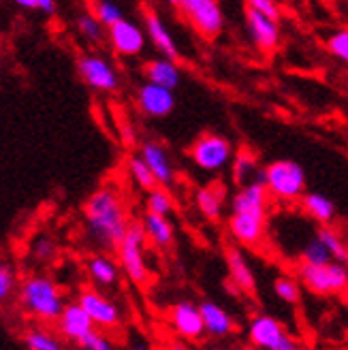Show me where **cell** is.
<instances>
[{
    "label": "cell",
    "mask_w": 348,
    "mask_h": 350,
    "mask_svg": "<svg viewBox=\"0 0 348 350\" xmlns=\"http://www.w3.org/2000/svg\"><path fill=\"white\" fill-rule=\"evenodd\" d=\"M129 226L126 201L116 186L105 184L96 188L83 203V235L96 250H116Z\"/></svg>",
    "instance_id": "6da1fadb"
},
{
    "label": "cell",
    "mask_w": 348,
    "mask_h": 350,
    "mask_svg": "<svg viewBox=\"0 0 348 350\" xmlns=\"http://www.w3.org/2000/svg\"><path fill=\"white\" fill-rule=\"evenodd\" d=\"M17 304L28 319L43 325L56 323L66 306L62 288L45 273H30L17 284Z\"/></svg>",
    "instance_id": "7a4b0ae2"
},
{
    "label": "cell",
    "mask_w": 348,
    "mask_h": 350,
    "mask_svg": "<svg viewBox=\"0 0 348 350\" xmlns=\"http://www.w3.org/2000/svg\"><path fill=\"white\" fill-rule=\"evenodd\" d=\"M146 231L142 222H131L126 235L118 243V262L124 275L137 286H146L150 280V267L146 260Z\"/></svg>",
    "instance_id": "3957f363"
},
{
    "label": "cell",
    "mask_w": 348,
    "mask_h": 350,
    "mask_svg": "<svg viewBox=\"0 0 348 350\" xmlns=\"http://www.w3.org/2000/svg\"><path fill=\"white\" fill-rule=\"evenodd\" d=\"M269 195L280 201H297L306 192V171L295 161H273L265 169Z\"/></svg>",
    "instance_id": "277c9868"
},
{
    "label": "cell",
    "mask_w": 348,
    "mask_h": 350,
    "mask_svg": "<svg viewBox=\"0 0 348 350\" xmlns=\"http://www.w3.org/2000/svg\"><path fill=\"white\" fill-rule=\"evenodd\" d=\"M190 161H193L201 171L218 173L227 169L235 156V148L231 139L218 133H205L199 139H195L188 150Z\"/></svg>",
    "instance_id": "5b68a950"
},
{
    "label": "cell",
    "mask_w": 348,
    "mask_h": 350,
    "mask_svg": "<svg viewBox=\"0 0 348 350\" xmlns=\"http://www.w3.org/2000/svg\"><path fill=\"white\" fill-rule=\"evenodd\" d=\"M299 280L314 295H342L348 288V267L342 260H329L325 265L302 262Z\"/></svg>",
    "instance_id": "8992f818"
},
{
    "label": "cell",
    "mask_w": 348,
    "mask_h": 350,
    "mask_svg": "<svg viewBox=\"0 0 348 350\" xmlns=\"http://www.w3.org/2000/svg\"><path fill=\"white\" fill-rule=\"evenodd\" d=\"M178 9L186 22L199 32L203 39H216L224 28V13L218 0H180Z\"/></svg>",
    "instance_id": "52a82bcc"
},
{
    "label": "cell",
    "mask_w": 348,
    "mask_h": 350,
    "mask_svg": "<svg viewBox=\"0 0 348 350\" xmlns=\"http://www.w3.org/2000/svg\"><path fill=\"white\" fill-rule=\"evenodd\" d=\"M77 73L83 83L96 92H116L120 85L116 66L101 54H81L77 60Z\"/></svg>",
    "instance_id": "ba28073f"
},
{
    "label": "cell",
    "mask_w": 348,
    "mask_h": 350,
    "mask_svg": "<svg viewBox=\"0 0 348 350\" xmlns=\"http://www.w3.org/2000/svg\"><path fill=\"white\" fill-rule=\"evenodd\" d=\"M107 41L118 56L137 58V56H142V51L146 49L148 34L139 24L124 17V20H120L107 28Z\"/></svg>",
    "instance_id": "9c48e42d"
},
{
    "label": "cell",
    "mask_w": 348,
    "mask_h": 350,
    "mask_svg": "<svg viewBox=\"0 0 348 350\" xmlns=\"http://www.w3.org/2000/svg\"><path fill=\"white\" fill-rule=\"evenodd\" d=\"M248 336L250 342L260 350H299L297 342L286 334L282 325L271 317H265V314L250 323Z\"/></svg>",
    "instance_id": "30bf717a"
},
{
    "label": "cell",
    "mask_w": 348,
    "mask_h": 350,
    "mask_svg": "<svg viewBox=\"0 0 348 350\" xmlns=\"http://www.w3.org/2000/svg\"><path fill=\"white\" fill-rule=\"evenodd\" d=\"M77 304L88 312V317L92 319L96 329H116L122 323L120 308L101 291L83 288L77 295Z\"/></svg>",
    "instance_id": "8fae6325"
},
{
    "label": "cell",
    "mask_w": 348,
    "mask_h": 350,
    "mask_svg": "<svg viewBox=\"0 0 348 350\" xmlns=\"http://www.w3.org/2000/svg\"><path fill=\"white\" fill-rule=\"evenodd\" d=\"M137 107L148 118H167L176 109V94L169 88L156 85L152 81H146L137 90Z\"/></svg>",
    "instance_id": "7c38bea8"
},
{
    "label": "cell",
    "mask_w": 348,
    "mask_h": 350,
    "mask_svg": "<svg viewBox=\"0 0 348 350\" xmlns=\"http://www.w3.org/2000/svg\"><path fill=\"white\" fill-rule=\"evenodd\" d=\"M267 212H233L229 218V231L241 246H256L265 235Z\"/></svg>",
    "instance_id": "4fadbf2b"
},
{
    "label": "cell",
    "mask_w": 348,
    "mask_h": 350,
    "mask_svg": "<svg viewBox=\"0 0 348 350\" xmlns=\"http://www.w3.org/2000/svg\"><path fill=\"white\" fill-rule=\"evenodd\" d=\"M56 325H58V334L64 340L75 342V344H79L85 336L90 334L92 329H96V325L88 317V312H85L77 301L64 306V310L60 312Z\"/></svg>",
    "instance_id": "5bb4252c"
},
{
    "label": "cell",
    "mask_w": 348,
    "mask_h": 350,
    "mask_svg": "<svg viewBox=\"0 0 348 350\" xmlns=\"http://www.w3.org/2000/svg\"><path fill=\"white\" fill-rule=\"evenodd\" d=\"M169 321L176 329V334L186 340H201L205 336V325L199 306L190 304V301H180L171 308Z\"/></svg>",
    "instance_id": "9a60e30c"
},
{
    "label": "cell",
    "mask_w": 348,
    "mask_h": 350,
    "mask_svg": "<svg viewBox=\"0 0 348 350\" xmlns=\"http://www.w3.org/2000/svg\"><path fill=\"white\" fill-rule=\"evenodd\" d=\"M139 156L146 161V165L150 167V171L154 173L159 186L169 188L173 182H176V169H173L171 156L167 152V148L159 142H144L142 148H139Z\"/></svg>",
    "instance_id": "2e32d148"
},
{
    "label": "cell",
    "mask_w": 348,
    "mask_h": 350,
    "mask_svg": "<svg viewBox=\"0 0 348 350\" xmlns=\"http://www.w3.org/2000/svg\"><path fill=\"white\" fill-rule=\"evenodd\" d=\"M144 24H146V34L150 43L156 47L161 56L171 58V60H178L180 58V47L173 39L171 30L167 28V24L163 22V17L156 13L154 9H146L144 11Z\"/></svg>",
    "instance_id": "e0dca14e"
},
{
    "label": "cell",
    "mask_w": 348,
    "mask_h": 350,
    "mask_svg": "<svg viewBox=\"0 0 348 350\" xmlns=\"http://www.w3.org/2000/svg\"><path fill=\"white\" fill-rule=\"evenodd\" d=\"M246 26L260 51H276L280 47V26L271 17L246 9Z\"/></svg>",
    "instance_id": "ac0fdd59"
},
{
    "label": "cell",
    "mask_w": 348,
    "mask_h": 350,
    "mask_svg": "<svg viewBox=\"0 0 348 350\" xmlns=\"http://www.w3.org/2000/svg\"><path fill=\"white\" fill-rule=\"evenodd\" d=\"M269 190L263 182L252 180L248 184H241L239 190L231 199L233 212H267Z\"/></svg>",
    "instance_id": "d6986e66"
},
{
    "label": "cell",
    "mask_w": 348,
    "mask_h": 350,
    "mask_svg": "<svg viewBox=\"0 0 348 350\" xmlns=\"http://www.w3.org/2000/svg\"><path fill=\"white\" fill-rule=\"evenodd\" d=\"M85 273L98 288H111L118 284L120 262L113 260L107 252H96L85 260Z\"/></svg>",
    "instance_id": "ffe728a7"
},
{
    "label": "cell",
    "mask_w": 348,
    "mask_h": 350,
    "mask_svg": "<svg viewBox=\"0 0 348 350\" xmlns=\"http://www.w3.org/2000/svg\"><path fill=\"white\" fill-rule=\"evenodd\" d=\"M144 75H146V81L169 88V90H176L182 83V71L178 66V60H171L165 56L148 60L144 66Z\"/></svg>",
    "instance_id": "44dd1931"
},
{
    "label": "cell",
    "mask_w": 348,
    "mask_h": 350,
    "mask_svg": "<svg viewBox=\"0 0 348 350\" xmlns=\"http://www.w3.org/2000/svg\"><path fill=\"white\" fill-rule=\"evenodd\" d=\"M142 226L146 231L148 241L161 250L169 248L173 243V237H176V231H173V224H171L169 216H159V214L146 212L142 218Z\"/></svg>",
    "instance_id": "7402d4cb"
},
{
    "label": "cell",
    "mask_w": 348,
    "mask_h": 350,
    "mask_svg": "<svg viewBox=\"0 0 348 350\" xmlns=\"http://www.w3.org/2000/svg\"><path fill=\"white\" fill-rule=\"evenodd\" d=\"M227 267H229L231 282L239 291H243V293H254L256 280H254L252 267L248 265V260H246V256L241 254V250H237V248H229L227 250Z\"/></svg>",
    "instance_id": "603a6c76"
},
{
    "label": "cell",
    "mask_w": 348,
    "mask_h": 350,
    "mask_svg": "<svg viewBox=\"0 0 348 350\" xmlns=\"http://www.w3.org/2000/svg\"><path fill=\"white\" fill-rule=\"evenodd\" d=\"M203 325L207 334H212L214 338H224L233 331V319L229 317L227 310H222L214 301H203L199 304Z\"/></svg>",
    "instance_id": "cb8c5ba5"
},
{
    "label": "cell",
    "mask_w": 348,
    "mask_h": 350,
    "mask_svg": "<svg viewBox=\"0 0 348 350\" xmlns=\"http://www.w3.org/2000/svg\"><path fill=\"white\" fill-rule=\"evenodd\" d=\"M302 207L312 220H317L321 224H332L338 214L336 203L329 197H325L323 192H304Z\"/></svg>",
    "instance_id": "d4e9b609"
},
{
    "label": "cell",
    "mask_w": 348,
    "mask_h": 350,
    "mask_svg": "<svg viewBox=\"0 0 348 350\" xmlns=\"http://www.w3.org/2000/svg\"><path fill=\"white\" fill-rule=\"evenodd\" d=\"M22 342L26 350H62V336L43 323L39 327H28L22 336Z\"/></svg>",
    "instance_id": "484cf974"
},
{
    "label": "cell",
    "mask_w": 348,
    "mask_h": 350,
    "mask_svg": "<svg viewBox=\"0 0 348 350\" xmlns=\"http://www.w3.org/2000/svg\"><path fill=\"white\" fill-rule=\"evenodd\" d=\"M75 32L77 37L83 39L85 43L90 45H101L103 41L107 39V28L101 24V20L92 13L88 11H81L77 17H75Z\"/></svg>",
    "instance_id": "4316f807"
},
{
    "label": "cell",
    "mask_w": 348,
    "mask_h": 350,
    "mask_svg": "<svg viewBox=\"0 0 348 350\" xmlns=\"http://www.w3.org/2000/svg\"><path fill=\"white\" fill-rule=\"evenodd\" d=\"M197 207L207 220H218L224 207V188L222 186H205L197 190Z\"/></svg>",
    "instance_id": "83f0119b"
},
{
    "label": "cell",
    "mask_w": 348,
    "mask_h": 350,
    "mask_svg": "<svg viewBox=\"0 0 348 350\" xmlns=\"http://www.w3.org/2000/svg\"><path fill=\"white\" fill-rule=\"evenodd\" d=\"M231 173H233V182L235 184H248L256 178L258 173V161L256 156L248 150H241L233 156L231 161Z\"/></svg>",
    "instance_id": "f1b7e54d"
},
{
    "label": "cell",
    "mask_w": 348,
    "mask_h": 350,
    "mask_svg": "<svg viewBox=\"0 0 348 350\" xmlns=\"http://www.w3.org/2000/svg\"><path fill=\"white\" fill-rule=\"evenodd\" d=\"M126 169H129V175H131V180L135 182L137 188H142V190H152L159 186V182H156L154 178V173L150 171V167L146 165V161L142 159V156H131L129 163H126Z\"/></svg>",
    "instance_id": "f546056e"
},
{
    "label": "cell",
    "mask_w": 348,
    "mask_h": 350,
    "mask_svg": "<svg viewBox=\"0 0 348 350\" xmlns=\"http://www.w3.org/2000/svg\"><path fill=\"white\" fill-rule=\"evenodd\" d=\"M173 197L167 192L165 186H156L152 190H148L146 197V212L159 214V216H171L173 212Z\"/></svg>",
    "instance_id": "4dcf8cb0"
},
{
    "label": "cell",
    "mask_w": 348,
    "mask_h": 350,
    "mask_svg": "<svg viewBox=\"0 0 348 350\" xmlns=\"http://www.w3.org/2000/svg\"><path fill=\"white\" fill-rule=\"evenodd\" d=\"M317 237L325 243V248L332 252L334 260L346 262V246H348V241H344L338 231H334L332 226L323 224L321 229H319V233H317Z\"/></svg>",
    "instance_id": "1f68e13d"
},
{
    "label": "cell",
    "mask_w": 348,
    "mask_h": 350,
    "mask_svg": "<svg viewBox=\"0 0 348 350\" xmlns=\"http://www.w3.org/2000/svg\"><path fill=\"white\" fill-rule=\"evenodd\" d=\"M302 258H304V262H308V265H325V262L334 260L332 252L325 248V243L319 237L310 239L306 243L304 250H302Z\"/></svg>",
    "instance_id": "d6a6232c"
},
{
    "label": "cell",
    "mask_w": 348,
    "mask_h": 350,
    "mask_svg": "<svg viewBox=\"0 0 348 350\" xmlns=\"http://www.w3.org/2000/svg\"><path fill=\"white\" fill-rule=\"evenodd\" d=\"M94 15L98 17L101 24L105 28L113 26L120 20H124V11H122L120 5L113 3V0H96V3H94Z\"/></svg>",
    "instance_id": "836d02e7"
},
{
    "label": "cell",
    "mask_w": 348,
    "mask_h": 350,
    "mask_svg": "<svg viewBox=\"0 0 348 350\" xmlns=\"http://www.w3.org/2000/svg\"><path fill=\"white\" fill-rule=\"evenodd\" d=\"M273 291H276V295L280 297L282 301H286V304H291V306L299 304V299H302V291H299L297 280H293V278H289V275L276 278Z\"/></svg>",
    "instance_id": "e575fe53"
},
{
    "label": "cell",
    "mask_w": 348,
    "mask_h": 350,
    "mask_svg": "<svg viewBox=\"0 0 348 350\" xmlns=\"http://www.w3.org/2000/svg\"><path fill=\"white\" fill-rule=\"evenodd\" d=\"M15 288H17L15 269L11 265H7V262H0V308L11 299Z\"/></svg>",
    "instance_id": "d590c367"
},
{
    "label": "cell",
    "mask_w": 348,
    "mask_h": 350,
    "mask_svg": "<svg viewBox=\"0 0 348 350\" xmlns=\"http://www.w3.org/2000/svg\"><path fill=\"white\" fill-rule=\"evenodd\" d=\"M327 49L334 58H338L348 66V30H336L327 39Z\"/></svg>",
    "instance_id": "8d00e7d4"
},
{
    "label": "cell",
    "mask_w": 348,
    "mask_h": 350,
    "mask_svg": "<svg viewBox=\"0 0 348 350\" xmlns=\"http://www.w3.org/2000/svg\"><path fill=\"white\" fill-rule=\"evenodd\" d=\"M58 254V246H56V241L47 237V235H41L32 241V256L37 258L39 262H49V260H54Z\"/></svg>",
    "instance_id": "74e56055"
},
{
    "label": "cell",
    "mask_w": 348,
    "mask_h": 350,
    "mask_svg": "<svg viewBox=\"0 0 348 350\" xmlns=\"http://www.w3.org/2000/svg\"><path fill=\"white\" fill-rule=\"evenodd\" d=\"M77 346L81 350H113V342L105 334V329H92Z\"/></svg>",
    "instance_id": "f35d334b"
},
{
    "label": "cell",
    "mask_w": 348,
    "mask_h": 350,
    "mask_svg": "<svg viewBox=\"0 0 348 350\" xmlns=\"http://www.w3.org/2000/svg\"><path fill=\"white\" fill-rule=\"evenodd\" d=\"M15 7H20L30 13H41V15H54L58 11L56 0H11Z\"/></svg>",
    "instance_id": "ab89813d"
},
{
    "label": "cell",
    "mask_w": 348,
    "mask_h": 350,
    "mask_svg": "<svg viewBox=\"0 0 348 350\" xmlns=\"http://www.w3.org/2000/svg\"><path fill=\"white\" fill-rule=\"evenodd\" d=\"M243 3H246V9L256 11L260 15H267V17H271V20H276V22L280 20V15H282L278 0H243Z\"/></svg>",
    "instance_id": "60d3db41"
},
{
    "label": "cell",
    "mask_w": 348,
    "mask_h": 350,
    "mask_svg": "<svg viewBox=\"0 0 348 350\" xmlns=\"http://www.w3.org/2000/svg\"><path fill=\"white\" fill-rule=\"evenodd\" d=\"M131 350H152L148 344H135V346H131Z\"/></svg>",
    "instance_id": "b9f144b4"
},
{
    "label": "cell",
    "mask_w": 348,
    "mask_h": 350,
    "mask_svg": "<svg viewBox=\"0 0 348 350\" xmlns=\"http://www.w3.org/2000/svg\"><path fill=\"white\" fill-rule=\"evenodd\" d=\"M342 297H344V304H346V308H348V288L342 293Z\"/></svg>",
    "instance_id": "7bdbcfd3"
},
{
    "label": "cell",
    "mask_w": 348,
    "mask_h": 350,
    "mask_svg": "<svg viewBox=\"0 0 348 350\" xmlns=\"http://www.w3.org/2000/svg\"><path fill=\"white\" fill-rule=\"evenodd\" d=\"M167 3L173 5V7H178V5H180V0H167Z\"/></svg>",
    "instance_id": "ee69618b"
},
{
    "label": "cell",
    "mask_w": 348,
    "mask_h": 350,
    "mask_svg": "<svg viewBox=\"0 0 348 350\" xmlns=\"http://www.w3.org/2000/svg\"><path fill=\"white\" fill-rule=\"evenodd\" d=\"M173 350H188V348H182V346H176V348H173Z\"/></svg>",
    "instance_id": "f6af8a7d"
},
{
    "label": "cell",
    "mask_w": 348,
    "mask_h": 350,
    "mask_svg": "<svg viewBox=\"0 0 348 350\" xmlns=\"http://www.w3.org/2000/svg\"><path fill=\"white\" fill-rule=\"evenodd\" d=\"M346 265H348V246H346Z\"/></svg>",
    "instance_id": "bcb514c9"
},
{
    "label": "cell",
    "mask_w": 348,
    "mask_h": 350,
    "mask_svg": "<svg viewBox=\"0 0 348 350\" xmlns=\"http://www.w3.org/2000/svg\"><path fill=\"white\" fill-rule=\"evenodd\" d=\"M243 350H252V348H243Z\"/></svg>",
    "instance_id": "7dc6e473"
},
{
    "label": "cell",
    "mask_w": 348,
    "mask_h": 350,
    "mask_svg": "<svg viewBox=\"0 0 348 350\" xmlns=\"http://www.w3.org/2000/svg\"><path fill=\"white\" fill-rule=\"evenodd\" d=\"M214 350H220V348H214Z\"/></svg>",
    "instance_id": "c3c4849f"
}]
</instances>
